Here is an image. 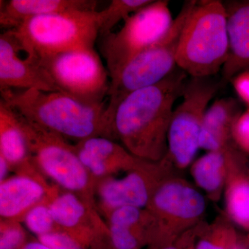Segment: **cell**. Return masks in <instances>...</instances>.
<instances>
[{
	"label": "cell",
	"mask_w": 249,
	"mask_h": 249,
	"mask_svg": "<svg viewBox=\"0 0 249 249\" xmlns=\"http://www.w3.org/2000/svg\"><path fill=\"white\" fill-rule=\"evenodd\" d=\"M196 3V0L185 1L163 38L134 57L111 78L107 104L110 122L113 112L127 95L160 83L178 67L176 57L180 38Z\"/></svg>",
	"instance_id": "obj_5"
},
{
	"label": "cell",
	"mask_w": 249,
	"mask_h": 249,
	"mask_svg": "<svg viewBox=\"0 0 249 249\" xmlns=\"http://www.w3.org/2000/svg\"><path fill=\"white\" fill-rule=\"evenodd\" d=\"M54 222L60 230L74 237L87 249H103L99 236L106 235L85 225L97 218L92 205L71 192L55 191L48 201ZM108 236V235H107Z\"/></svg>",
	"instance_id": "obj_14"
},
{
	"label": "cell",
	"mask_w": 249,
	"mask_h": 249,
	"mask_svg": "<svg viewBox=\"0 0 249 249\" xmlns=\"http://www.w3.org/2000/svg\"><path fill=\"white\" fill-rule=\"evenodd\" d=\"M0 155L9 162L11 169L19 173L36 175L37 169L27 139L19 124L17 113L9 104L0 101Z\"/></svg>",
	"instance_id": "obj_20"
},
{
	"label": "cell",
	"mask_w": 249,
	"mask_h": 249,
	"mask_svg": "<svg viewBox=\"0 0 249 249\" xmlns=\"http://www.w3.org/2000/svg\"><path fill=\"white\" fill-rule=\"evenodd\" d=\"M232 249H249V233L247 235H240Z\"/></svg>",
	"instance_id": "obj_32"
},
{
	"label": "cell",
	"mask_w": 249,
	"mask_h": 249,
	"mask_svg": "<svg viewBox=\"0 0 249 249\" xmlns=\"http://www.w3.org/2000/svg\"><path fill=\"white\" fill-rule=\"evenodd\" d=\"M16 113L37 169L40 170L57 186L78 195L94 206L97 181L80 161L74 145L69 143L61 136Z\"/></svg>",
	"instance_id": "obj_6"
},
{
	"label": "cell",
	"mask_w": 249,
	"mask_h": 249,
	"mask_svg": "<svg viewBox=\"0 0 249 249\" xmlns=\"http://www.w3.org/2000/svg\"><path fill=\"white\" fill-rule=\"evenodd\" d=\"M49 198L31 208L22 218L24 227L36 237L60 229L54 222L49 209Z\"/></svg>",
	"instance_id": "obj_25"
},
{
	"label": "cell",
	"mask_w": 249,
	"mask_h": 249,
	"mask_svg": "<svg viewBox=\"0 0 249 249\" xmlns=\"http://www.w3.org/2000/svg\"><path fill=\"white\" fill-rule=\"evenodd\" d=\"M55 191L40 175L19 173L6 178L0 183L1 220L19 222L31 208L48 199Z\"/></svg>",
	"instance_id": "obj_15"
},
{
	"label": "cell",
	"mask_w": 249,
	"mask_h": 249,
	"mask_svg": "<svg viewBox=\"0 0 249 249\" xmlns=\"http://www.w3.org/2000/svg\"><path fill=\"white\" fill-rule=\"evenodd\" d=\"M22 249H50L47 246L41 243L40 241L36 239V240L28 241Z\"/></svg>",
	"instance_id": "obj_33"
},
{
	"label": "cell",
	"mask_w": 249,
	"mask_h": 249,
	"mask_svg": "<svg viewBox=\"0 0 249 249\" xmlns=\"http://www.w3.org/2000/svg\"><path fill=\"white\" fill-rule=\"evenodd\" d=\"M36 239L50 249H87L74 237L60 229Z\"/></svg>",
	"instance_id": "obj_27"
},
{
	"label": "cell",
	"mask_w": 249,
	"mask_h": 249,
	"mask_svg": "<svg viewBox=\"0 0 249 249\" xmlns=\"http://www.w3.org/2000/svg\"><path fill=\"white\" fill-rule=\"evenodd\" d=\"M152 0H112L107 7L98 11L100 35L111 34L120 21L125 20L134 13L152 2Z\"/></svg>",
	"instance_id": "obj_24"
},
{
	"label": "cell",
	"mask_w": 249,
	"mask_h": 249,
	"mask_svg": "<svg viewBox=\"0 0 249 249\" xmlns=\"http://www.w3.org/2000/svg\"><path fill=\"white\" fill-rule=\"evenodd\" d=\"M11 170V165L9 162L6 160L2 156L0 155V183L8 178L10 170Z\"/></svg>",
	"instance_id": "obj_31"
},
{
	"label": "cell",
	"mask_w": 249,
	"mask_h": 249,
	"mask_svg": "<svg viewBox=\"0 0 249 249\" xmlns=\"http://www.w3.org/2000/svg\"><path fill=\"white\" fill-rule=\"evenodd\" d=\"M28 242L25 230L18 221H1L0 249H22Z\"/></svg>",
	"instance_id": "obj_26"
},
{
	"label": "cell",
	"mask_w": 249,
	"mask_h": 249,
	"mask_svg": "<svg viewBox=\"0 0 249 249\" xmlns=\"http://www.w3.org/2000/svg\"><path fill=\"white\" fill-rule=\"evenodd\" d=\"M232 139L236 145L249 157V109L241 112L234 122Z\"/></svg>",
	"instance_id": "obj_28"
},
{
	"label": "cell",
	"mask_w": 249,
	"mask_h": 249,
	"mask_svg": "<svg viewBox=\"0 0 249 249\" xmlns=\"http://www.w3.org/2000/svg\"><path fill=\"white\" fill-rule=\"evenodd\" d=\"M73 145L80 161L96 181L129 171L144 160L107 137H91Z\"/></svg>",
	"instance_id": "obj_13"
},
{
	"label": "cell",
	"mask_w": 249,
	"mask_h": 249,
	"mask_svg": "<svg viewBox=\"0 0 249 249\" xmlns=\"http://www.w3.org/2000/svg\"><path fill=\"white\" fill-rule=\"evenodd\" d=\"M29 56L36 59L93 49L100 34L98 11L74 10L32 18L14 29Z\"/></svg>",
	"instance_id": "obj_4"
},
{
	"label": "cell",
	"mask_w": 249,
	"mask_h": 249,
	"mask_svg": "<svg viewBox=\"0 0 249 249\" xmlns=\"http://www.w3.org/2000/svg\"><path fill=\"white\" fill-rule=\"evenodd\" d=\"M223 85L213 77L187 80L182 101L174 109L167 136V157L175 168L183 170L193 163L199 149L205 113Z\"/></svg>",
	"instance_id": "obj_7"
},
{
	"label": "cell",
	"mask_w": 249,
	"mask_h": 249,
	"mask_svg": "<svg viewBox=\"0 0 249 249\" xmlns=\"http://www.w3.org/2000/svg\"><path fill=\"white\" fill-rule=\"evenodd\" d=\"M173 22L169 1L152 0L126 19L120 30L104 36L101 49L109 78L136 55L163 38Z\"/></svg>",
	"instance_id": "obj_9"
},
{
	"label": "cell",
	"mask_w": 249,
	"mask_h": 249,
	"mask_svg": "<svg viewBox=\"0 0 249 249\" xmlns=\"http://www.w3.org/2000/svg\"><path fill=\"white\" fill-rule=\"evenodd\" d=\"M196 228L195 249H232L240 235L228 217H219L207 228Z\"/></svg>",
	"instance_id": "obj_23"
},
{
	"label": "cell",
	"mask_w": 249,
	"mask_h": 249,
	"mask_svg": "<svg viewBox=\"0 0 249 249\" xmlns=\"http://www.w3.org/2000/svg\"><path fill=\"white\" fill-rule=\"evenodd\" d=\"M38 60L59 91L85 102L104 103L110 78L94 48L68 51Z\"/></svg>",
	"instance_id": "obj_10"
},
{
	"label": "cell",
	"mask_w": 249,
	"mask_h": 249,
	"mask_svg": "<svg viewBox=\"0 0 249 249\" xmlns=\"http://www.w3.org/2000/svg\"><path fill=\"white\" fill-rule=\"evenodd\" d=\"M93 0H10L1 1L0 25L7 30L17 29L26 21L45 15L74 11H96Z\"/></svg>",
	"instance_id": "obj_19"
},
{
	"label": "cell",
	"mask_w": 249,
	"mask_h": 249,
	"mask_svg": "<svg viewBox=\"0 0 249 249\" xmlns=\"http://www.w3.org/2000/svg\"><path fill=\"white\" fill-rule=\"evenodd\" d=\"M173 163L167 157L159 162L143 160L122 178L112 176L98 181L95 196L107 215L114 210L127 206L146 209L155 190L173 175Z\"/></svg>",
	"instance_id": "obj_11"
},
{
	"label": "cell",
	"mask_w": 249,
	"mask_h": 249,
	"mask_svg": "<svg viewBox=\"0 0 249 249\" xmlns=\"http://www.w3.org/2000/svg\"><path fill=\"white\" fill-rule=\"evenodd\" d=\"M231 82L238 97L249 109V70L240 72Z\"/></svg>",
	"instance_id": "obj_29"
},
{
	"label": "cell",
	"mask_w": 249,
	"mask_h": 249,
	"mask_svg": "<svg viewBox=\"0 0 249 249\" xmlns=\"http://www.w3.org/2000/svg\"><path fill=\"white\" fill-rule=\"evenodd\" d=\"M188 75L177 67L157 84L127 95L111 116L112 139L120 141L140 160L159 162L168 155V128L174 105L181 97Z\"/></svg>",
	"instance_id": "obj_1"
},
{
	"label": "cell",
	"mask_w": 249,
	"mask_h": 249,
	"mask_svg": "<svg viewBox=\"0 0 249 249\" xmlns=\"http://www.w3.org/2000/svg\"><path fill=\"white\" fill-rule=\"evenodd\" d=\"M108 232L112 249H140L151 245L155 222L146 209L122 207L108 214Z\"/></svg>",
	"instance_id": "obj_16"
},
{
	"label": "cell",
	"mask_w": 249,
	"mask_h": 249,
	"mask_svg": "<svg viewBox=\"0 0 249 249\" xmlns=\"http://www.w3.org/2000/svg\"><path fill=\"white\" fill-rule=\"evenodd\" d=\"M224 191L227 217L249 233V157L235 142L229 150Z\"/></svg>",
	"instance_id": "obj_17"
},
{
	"label": "cell",
	"mask_w": 249,
	"mask_h": 249,
	"mask_svg": "<svg viewBox=\"0 0 249 249\" xmlns=\"http://www.w3.org/2000/svg\"><path fill=\"white\" fill-rule=\"evenodd\" d=\"M23 49L14 30L4 31L0 36V91H59L37 59L27 54L24 58L19 55Z\"/></svg>",
	"instance_id": "obj_12"
},
{
	"label": "cell",
	"mask_w": 249,
	"mask_h": 249,
	"mask_svg": "<svg viewBox=\"0 0 249 249\" xmlns=\"http://www.w3.org/2000/svg\"><path fill=\"white\" fill-rule=\"evenodd\" d=\"M227 12L229 52L222 70V83L249 70V0L224 1Z\"/></svg>",
	"instance_id": "obj_18"
},
{
	"label": "cell",
	"mask_w": 249,
	"mask_h": 249,
	"mask_svg": "<svg viewBox=\"0 0 249 249\" xmlns=\"http://www.w3.org/2000/svg\"><path fill=\"white\" fill-rule=\"evenodd\" d=\"M146 209L155 222L151 245L159 249L199 225L206 199L189 183L172 175L157 187Z\"/></svg>",
	"instance_id": "obj_8"
},
{
	"label": "cell",
	"mask_w": 249,
	"mask_h": 249,
	"mask_svg": "<svg viewBox=\"0 0 249 249\" xmlns=\"http://www.w3.org/2000/svg\"><path fill=\"white\" fill-rule=\"evenodd\" d=\"M232 142L222 150L208 152L192 165V176L196 186L213 200H217L224 191Z\"/></svg>",
	"instance_id": "obj_22"
},
{
	"label": "cell",
	"mask_w": 249,
	"mask_h": 249,
	"mask_svg": "<svg viewBox=\"0 0 249 249\" xmlns=\"http://www.w3.org/2000/svg\"><path fill=\"white\" fill-rule=\"evenodd\" d=\"M241 112L239 103L234 98H218L210 105L201 124L199 148L217 151L233 142L232 125Z\"/></svg>",
	"instance_id": "obj_21"
},
{
	"label": "cell",
	"mask_w": 249,
	"mask_h": 249,
	"mask_svg": "<svg viewBox=\"0 0 249 249\" xmlns=\"http://www.w3.org/2000/svg\"><path fill=\"white\" fill-rule=\"evenodd\" d=\"M229 52L224 1H196L181 34L177 66L191 78L213 77L222 70Z\"/></svg>",
	"instance_id": "obj_3"
},
{
	"label": "cell",
	"mask_w": 249,
	"mask_h": 249,
	"mask_svg": "<svg viewBox=\"0 0 249 249\" xmlns=\"http://www.w3.org/2000/svg\"><path fill=\"white\" fill-rule=\"evenodd\" d=\"M1 99L37 125L81 142L94 137L112 139L106 103H90L62 91L37 89L0 91Z\"/></svg>",
	"instance_id": "obj_2"
},
{
	"label": "cell",
	"mask_w": 249,
	"mask_h": 249,
	"mask_svg": "<svg viewBox=\"0 0 249 249\" xmlns=\"http://www.w3.org/2000/svg\"><path fill=\"white\" fill-rule=\"evenodd\" d=\"M196 228L197 226L183 233L173 243L163 246L159 249H195Z\"/></svg>",
	"instance_id": "obj_30"
}]
</instances>
